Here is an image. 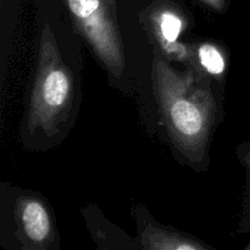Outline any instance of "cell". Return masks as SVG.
Returning <instances> with one entry per match:
<instances>
[{
	"label": "cell",
	"instance_id": "obj_4",
	"mask_svg": "<svg viewBox=\"0 0 250 250\" xmlns=\"http://www.w3.org/2000/svg\"><path fill=\"white\" fill-rule=\"evenodd\" d=\"M21 222L24 234L34 243H43L51 231L50 219L43 204L37 200H27L21 209Z\"/></svg>",
	"mask_w": 250,
	"mask_h": 250
},
{
	"label": "cell",
	"instance_id": "obj_6",
	"mask_svg": "<svg viewBox=\"0 0 250 250\" xmlns=\"http://www.w3.org/2000/svg\"><path fill=\"white\" fill-rule=\"evenodd\" d=\"M159 33L164 43L173 44L178 39L182 29V21L176 14L171 11L161 12L159 16Z\"/></svg>",
	"mask_w": 250,
	"mask_h": 250
},
{
	"label": "cell",
	"instance_id": "obj_7",
	"mask_svg": "<svg viewBox=\"0 0 250 250\" xmlns=\"http://www.w3.org/2000/svg\"><path fill=\"white\" fill-rule=\"evenodd\" d=\"M199 60L202 66L211 75H221L225 70V61L217 48L204 44L199 48Z\"/></svg>",
	"mask_w": 250,
	"mask_h": 250
},
{
	"label": "cell",
	"instance_id": "obj_1",
	"mask_svg": "<svg viewBox=\"0 0 250 250\" xmlns=\"http://www.w3.org/2000/svg\"><path fill=\"white\" fill-rule=\"evenodd\" d=\"M153 80L173 141L190 160H200L216 111L211 93L193 73L177 72L159 55L154 59Z\"/></svg>",
	"mask_w": 250,
	"mask_h": 250
},
{
	"label": "cell",
	"instance_id": "obj_3",
	"mask_svg": "<svg viewBox=\"0 0 250 250\" xmlns=\"http://www.w3.org/2000/svg\"><path fill=\"white\" fill-rule=\"evenodd\" d=\"M78 31L84 36L98 58L115 76L125 67L119 29L105 0H66Z\"/></svg>",
	"mask_w": 250,
	"mask_h": 250
},
{
	"label": "cell",
	"instance_id": "obj_9",
	"mask_svg": "<svg viewBox=\"0 0 250 250\" xmlns=\"http://www.w3.org/2000/svg\"><path fill=\"white\" fill-rule=\"evenodd\" d=\"M105 1H106V4L109 5L111 11H115V10H116V2H115V0H105Z\"/></svg>",
	"mask_w": 250,
	"mask_h": 250
},
{
	"label": "cell",
	"instance_id": "obj_5",
	"mask_svg": "<svg viewBox=\"0 0 250 250\" xmlns=\"http://www.w3.org/2000/svg\"><path fill=\"white\" fill-rule=\"evenodd\" d=\"M144 247L150 249H203L202 244H197L188 239L180 238L175 234H168L160 229H148L144 233Z\"/></svg>",
	"mask_w": 250,
	"mask_h": 250
},
{
	"label": "cell",
	"instance_id": "obj_8",
	"mask_svg": "<svg viewBox=\"0 0 250 250\" xmlns=\"http://www.w3.org/2000/svg\"><path fill=\"white\" fill-rule=\"evenodd\" d=\"M202 1H204L205 4L210 5L211 7H214V9H222L224 7V4H225V0H202Z\"/></svg>",
	"mask_w": 250,
	"mask_h": 250
},
{
	"label": "cell",
	"instance_id": "obj_2",
	"mask_svg": "<svg viewBox=\"0 0 250 250\" xmlns=\"http://www.w3.org/2000/svg\"><path fill=\"white\" fill-rule=\"evenodd\" d=\"M72 98V81L56 46L50 27H44L36 80L32 90L28 114L31 132H50L68 110Z\"/></svg>",
	"mask_w": 250,
	"mask_h": 250
}]
</instances>
